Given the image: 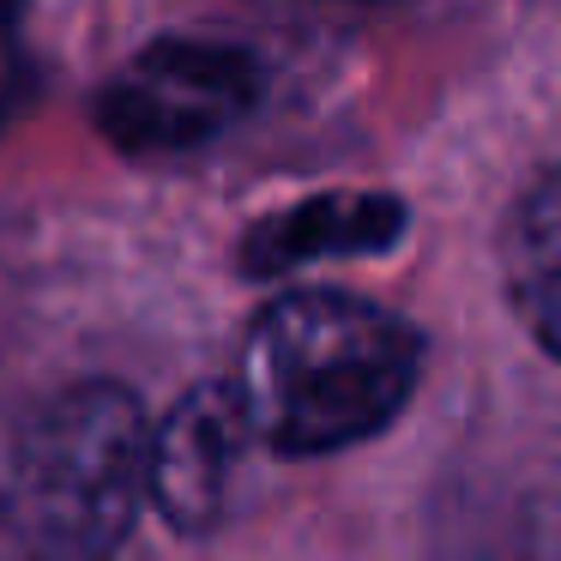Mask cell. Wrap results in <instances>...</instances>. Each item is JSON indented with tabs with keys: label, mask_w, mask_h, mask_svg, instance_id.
Here are the masks:
<instances>
[{
	"label": "cell",
	"mask_w": 561,
	"mask_h": 561,
	"mask_svg": "<svg viewBox=\"0 0 561 561\" xmlns=\"http://www.w3.org/2000/svg\"><path fill=\"white\" fill-rule=\"evenodd\" d=\"M423 375V339L344 290H290L248 327L236 399L272 453H339L380 435Z\"/></svg>",
	"instance_id": "obj_1"
},
{
	"label": "cell",
	"mask_w": 561,
	"mask_h": 561,
	"mask_svg": "<svg viewBox=\"0 0 561 561\" xmlns=\"http://www.w3.org/2000/svg\"><path fill=\"white\" fill-rule=\"evenodd\" d=\"M151 416L110 380L55 392L0 453V519L43 556H103L146 507Z\"/></svg>",
	"instance_id": "obj_2"
},
{
	"label": "cell",
	"mask_w": 561,
	"mask_h": 561,
	"mask_svg": "<svg viewBox=\"0 0 561 561\" xmlns=\"http://www.w3.org/2000/svg\"><path fill=\"white\" fill-rule=\"evenodd\" d=\"M260 98V67L236 43L163 37L115 73L98 122L127 151H187L242 122Z\"/></svg>",
	"instance_id": "obj_3"
},
{
	"label": "cell",
	"mask_w": 561,
	"mask_h": 561,
	"mask_svg": "<svg viewBox=\"0 0 561 561\" xmlns=\"http://www.w3.org/2000/svg\"><path fill=\"white\" fill-rule=\"evenodd\" d=\"M248 440V411L230 380L182 392L170 411L151 423L146 440V501L175 525V531H211L230 507V483L242 465Z\"/></svg>",
	"instance_id": "obj_4"
},
{
	"label": "cell",
	"mask_w": 561,
	"mask_h": 561,
	"mask_svg": "<svg viewBox=\"0 0 561 561\" xmlns=\"http://www.w3.org/2000/svg\"><path fill=\"white\" fill-rule=\"evenodd\" d=\"M399 230H404L399 199L327 194V199H308V206H290L278 218H266L248 236L242 260H248V272H290V266H308V260H327V254H375V248L399 242Z\"/></svg>",
	"instance_id": "obj_5"
},
{
	"label": "cell",
	"mask_w": 561,
	"mask_h": 561,
	"mask_svg": "<svg viewBox=\"0 0 561 561\" xmlns=\"http://www.w3.org/2000/svg\"><path fill=\"white\" fill-rule=\"evenodd\" d=\"M507 296L537 344L561 363V163L537 175L507 218Z\"/></svg>",
	"instance_id": "obj_6"
}]
</instances>
